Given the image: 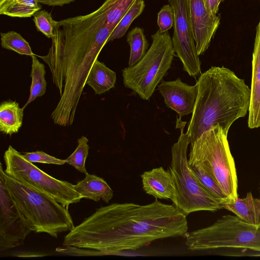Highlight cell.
Wrapping results in <instances>:
<instances>
[{
	"instance_id": "obj_1",
	"label": "cell",
	"mask_w": 260,
	"mask_h": 260,
	"mask_svg": "<svg viewBox=\"0 0 260 260\" xmlns=\"http://www.w3.org/2000/svg\"><path fill=\"white\" fill-rule=\"evenodd\" d=\"M186 216L173 204L156 199L101 206L64 238L63 245L100 251V255L135 250L164 238L185 237Z\"/></svg>"
},
{
	"instance_id": "obj_2",
	"label": "cell",
	"mask_w": 260,
	"mask_h": 260,
	"mask_svg": "<svg viewBox=\"0 0 260 260\" xmlns=\"http://www.w3.org/2000/svg\"><path fill=\"white\" fill-rule=\"evenodd\" d=\"M114 28L99 8L55 21L48 54L39 56L48 66L60 100L51 114L56 124L71 126L91 69Z\"/></svg>"
},
{
	"instance_id": "obj_3",
	"label": "cell",
	"mask_w": 260,
	"mask_h": 260,
	"mask_svg": "<svg viewBox=\"0 0 260 260\" xmlns=\"http://www.w3.org/2000/svg\"><path fill=\"white\" fill-rule=\"evenodd\" d=\"M198 94L187 133L190 144L204 132L219 125L228 135L233 122L249 111L250 89L225 67H212L197 81Z\"/></svg>"
},
{
	"instance_id": "obj_4",
	"label": "cell",
	"mask_w": 260,
	"mask_h": 260,
	"mask_svg": "<svg viewBox=\"0 0 260 260\" xmlns=\"http://www.w3.org/2000/svg\"><path fill=\"white\" fill-rule=\"evenodd\" d=\"M6 186L10 196L31 231L44 233L57 238L59 233L74 228L68 207L48 195L6 174Z\"/></svg>"
},
{
	"instance_id": "obj_5",
	"label": "cell",
	"mask_w": 260,
	"mask_h": 260,
	"mask_svg": "<svg viewBox=\"0 0 260 260\" xmlns=\"http://www.w3.org/2000/svg\"><path fill=\"white\" fill-rule=\"evenodd\" d=\"M186 122L177 118L176 128L181 134L171 149L169 167L174 187L173 204L186 216L200 211L215 212L223 209L221 202L213 197L200 182L188 164L187 148L190 143L188 133H184Z\"/></svg>"
},
{
	"instance_id": "obj_6",
	"label": "cell",
	"mask_w": 260,
	"mask_h": 260,
	"mask_svg": "<svg viewBox=\"0 0 260 260\" xmlns=\"http://www.w3.org/2000/svg\"><path fill=\"white\" fill-rule=\"evenodd\" d=\"M227 136L219 125L204 132L193 143L188 160L199 163L213 178L228 198L238 197V179Z\"/></svg>"
},
{
	"instance_id": "obj_7",
	"label": "cell",
	"mask_w": 260,
	"mask_h": 260,
	"mask_svg": "<svg viewBox=\"0 0 260 260\" xmlns=\"http://www.w3.org/2000/svg\"><path fill=\"white\" fill-rule=\"evenodd\" d=\"M185 238L191 251L234 248L260 252V225L249 223L237 215H223L210 226L188 232Z\"/></svg>"
},
{
	"instance_id": "obj_8",
	"label": "cell",
	"mask_w": 260,
	"mask_h": 260,
	"mask_svg": "<svg viewBox=\"0 0 260 260\" xmlns=\"http://www.w3.org/2000/svg\"><path fill=\"white\" fill-rule=\"evenodd\" d=\"M151 38L152 44L143 57L122 70L124 86L144 100H149L170 68L175 53L168 31L161 33L158 30Z\"/></svg>"
},
{
	"instance_id": "obj_9",
	"label": "cell",
	"mask_w": 260,
	"mask_h": 260,
	"mask_svg": "<svg viewBox=\"0 0 260 260\" xmlns=\"http://www.w3.org/2000/svg\"><path fill=\"white\" fill-rule=\"evenodd\" d=\"M5 173L13 178L51 197L62 205L79 203L82 199L74 184L56 179L26 160L10 145L5 152Z\"/></svg>"
},
{
	"instance_id": "obj_10",
	"label": "cell",
	"mask_w": 260,
	"mask_h": 260,
	"mask_svg": "<svg viewBox=\"0 0 260 260\" xmlns=\"http://www.w3.org/2000/svg\"><path fill=\"white\" fill-rule=\"evenodd\" d=\"M174 13L173 47L189 76L201 75V61L193 37L189 15V0H168Z\"/></svg>"
},
{
	"instance_id": "obj_11",
	"label": "cell",
	"mask_w": 260,
	"mask_h": 260,
	"mask_svg": "<svg viewBox=\"0 0 260 260\" xmlns=\"http://www.w3.org/2000/svg\"><path fill=\"white\" fill-rule=\"evenodd\" d=\"M31 232L24 217L16 207L7 189L4 171L0 169V251L24 244Z\"/></svg>"
},
{
	"instance_id": "obj_12",
	"label": "cell",
	"mask_w": 260,
	"mask_h": 260,
	"mask_svg": "<svg viewBox=\"0 0 260 260\" xmlns=\"http://www.w3.org/2000/svg\"><path fill=\"white\" fill-rule=\"evenodd\" d=\"M189 15L198 55L208 48L219 24L220 17L207 10L205 0H189Z\"/></svg>"
},
{
	"instance_id": "obj_13",
	"label": "cell",
	"mask_w": 260,
	"mask_h": 260,
	"mask_svg": "<svg viewBox=\"0 0 260 260\" xmlns=\"http://www.w3.org/2000/svg\"><path fill=\"white\" fill-rule=\"evenodd\" d=\"M158 89L167 107L175 111L179 119L192 113L198 94L197 84L189 85L178 78L174 81H162Z\"/></svg>"
},
{
	"instance_id": "obj_14",
	"label": "cell",
	"mask_w": 260,
	"mask_h": 260,
	"mask_svg": "<svg viewBox=\"0 0 260 260\" xmlns=\"http://www.w3.org/2000/svg\"><path fill=\"white\" fill-rule=\"evenodd\" d=\"M250 91L248 125L250 128H258L260 127V20L256 27Z\"/></svg>"
},
{
	"instance_id": "obj_15",
	"label": "cell",
	"mask_w": 260,
	"mask_h": 260,
	"mask_svg": "<svg viewBox=\"0 0 260 260\" xmlns=\"http://www.w3.org/2000/svg\"><path fill=\"white\" fill-rule=\"evenodd\" d=\"M143 189L156 199L173 200L174 187L170 171L162 167L144 172L141 175Z\"/></svg>"
},
{
	"instance_id": "obj_16",
	"label": "cell",
	"mask_w": 260,
	"mask_h": 260,
	"mask_svg": "<svg viewBox=\"0 0 260 260\" xmlns=\"http://www.w3.org/2000/svg\"><path fill=\"white\" fill-rule=\"evenodd\" d=\"M73 187L82 199L95 202L102 200L108 203L113 197V191L107 182L95 175L87 173L85 177L74 185Z\"/></svg>"
},
{
	"instance_id": "obj_17",
	"label": "cell",
	"mask_w": 260,
	"mask_h": 260,
	"mask_svg": "<svg viewBox=\"0 0 260 260\" xmlns=\"http://www.w3.org/2000/svg\"><path fill=\"white\" fill-rule=\"evenodd\" d=\"M221 204L223 209L231 211L245 221L260 225V199L254 198L251 192L244 198L238 197L234 201H224Z\"/></svg>"
},
{
	"instance_id": "obj_18",
	"label": "cell",
	"mask_w": 260,
	"mask_h": 260,
	"mask_svg": "<svg viewBox=\"0 0 260 260\" xmlns=\"http://www.w3.org/2000/svg\"><path fill=\"white\" fill-rule=\"evenodd\" d=\"M116 81V73L97 59L88 74L86 84L93 89L95 94L100 95L113 88Z\"/></svg>"
},
{
	"instance_id": "obj_19",
	"label": "cell",
	"mask_w": 260,
	"mask_h": 260,
	"mask_svg": "<svg viewBox=\"0 0 260 260\" xmlns=\"http://www.w3.org/2000/svg\"><path fill=\"white\" fill-rule=\"evenodd\" d=\"M23 110L16 101L8 100L0 105V131L11 136L22 125Z\"/></svg>"
},
{
	"instance_id": "obj_20",
	"label": "cell",
	"mask_w": 260,
	"mask_h": 260,
	"mask_svg": "<svg viewBox=\"0 0 260 260\" xmlns=\"http://www.w3.org/2000/svg\"><path fill=\"white\" fill-rule=\"evenodd\" d=\"M37 0H5L0 4V14L12 17H30L41 6Z\"/></svg>"
},
{
	"instance_id": "obj_21",
	"label": "cell",
	"mask_w": 260,
	"mask_h": 260,
	"mask_svg": "<svg viewBox=\"0 0 260 260\" xmlns=\"http://www.w3.org/2000/svg\"><path fill=\"white\" fill-rule=\"evenodd\" d=\"M32 58L31 71L30 77L31 83L29 98L22 108L23 110L37 98L43 96L46 92L47 82L45 79V67L41 63L36 55L31 56Z\"/></svg>"
},
{
	"instance_id": "obj_22",
	"label": "cell",
	"mask_w": 260,
	"mask_h": 260,
	"mask_svg": "<svg viewBox=\"0 0 260 260\" xmlns=\"http://www.w3.org/2000/svg\"><path fill=\"white\" fill-rule=\"evenodd\" d=\"M137 0H106L99 7L108 24L114 29Z\"/></svg>"
},
{
	"instance_id": "obj_23",
	"label": "cell",
	"mask_w": 260,
	"mask_h": 260,
	"mask_svg": "<svg viewBox=\"0 0 260 260\" xmlns=\"http://www.w3.org/2000/svg\"><path fill=\"white\" fill-rule=\"evenodd\" d=\"M131 48L128 67L137 64L145 55L149 43L144 33V29L135 27L131 30L126 37Z\"/></svg>"
},
{
	"instance_id": "obj_24",
	"label": "cell",
	"mask_w": 260,
	"mask_h": 260,
	"mask_svg": "<svg viewBox=\"0 0 260 260\" xmlns=\"http://www.w3.org/2000/svg\"><path fill=\"white\" fill-rule=\"evenodd\" d=\"M188 164L193 174L201 184L221 203L228 200V198L213 178L199 163L188 160Z\"/></svg>"
},
{
	"instance_id": "obj_25",
	"label": "cell",
	"mask_w": 260,
	"mask_h": 260,
	"mask_svg": "<svg viewBox=\"0 0 260 260\" xmlns=\"http://www.w3.org/2000/svg\"><path fill=\"white\" fill-rule=\"evenodd\" d=\"M144 8V1L137 0L115 27L108 40V42L123 37L133 21L142 13Z\"/></svg>"
},
{
	"instance_id": "obj_26",
	"label": "cell",
	"mask_w": 260,
	"mask_h": 260,
	"mask_svg": "<svg viewBox=\"0 0 260 260\" xmlns=\"http://www.w3.org/2000/svg\"><path fill=\"white\" fill-rule=\"evenodd\" d=\"M1 45L4 49L16 52L20 55L32 56L29 43L19 34L14 31L2 32Z\"/></svg>"
},
{
	"instance_id": "obj_27",
	"label": "cell",
	"mask_w": 260,
	"mask_h": 260,
	"mask_svg": "<svg viewBox=\"0 0 260 260\" xmlns=\"http://www.w3.org/2000/svg\"><path fill=\"white\" fill-rule=\"evenodd\" d=\"M88 140L85 136H82L78 140V146L75 150L67 158L66 162L73 166L80 172L87 174L85 162L88 155L89 146Z\"/></svg>"
},
{
	"instance_id": "obj_28",
	"label": "cell",
	"mask_w": 260,
	"mask_h": 260,
	"mask_svg": "<svg viewBox=\"0 0 260 260\" xmlns=\"http://www.w3.org/2000/svg\"><path fill=\"white\" fill-rule=\"evenodd\" d=\"M33 16L37 29L48 38H52L54 36L55 20L53 19L51 13L44 10H39Z\"/></svg>"
},
{
	"instance_id": "obj_29",
	"label": "cell",
	"mask_w": 260,
	"mask_h": 260,
	"mask_svg": "<svg viewBox=\"0 0 260 260\" xmlns=\"http://www.w3.org/2000/svg\"><path fill=\"white\" fill-rule=\"evenodd\" d=\"M174 13L170 4L164 5L157 14V24L158 30L165 32L169 30L174 25Z\"/></svg>"
},
{
	"instance_id": "obj_30",
	"label": "cell",
	"mask_w": 260,
	"mask_h": 260,
	"mask_svg": "<svg viewBox=\"0 0 260 260\" xmlns=\"http://www.w3.org/2000/svg\"><path fill=\"white\" fill-rule=\"evenodd\" d=\"M28 161L31 162H39L47 164L63 165L66 164V159H60L51 156L43 151L26 152L22 154Z\"/></svg>"
},
{
	"instance_id": "obj_31",
	"label": "cell",
	"mask_w": 260,
	"mask_h": 260,
	"mask_svg": "<svg viewBox=\"0 0 260 260\" xmlns=\"http://www.w3.org/2000/svg\"><path fill=\"white\" fill-rule=\"evenodd\" d=\"M223 0H205L207 10L212 15L216 16L219 4Z\"/></svg>"
},
{
	"instance_id": "obj_32",
	"label": "cell",
	"mask_w": 260,
	"mask_h": 260,
	"mask_svg": "<svg viewBox=\"0 0 260 260\" xmlns=\"http://www.w3.org/2000/svg\"><path fill=\"white\" fill-rule=\"evenodd\" d=\"M75 0H37L39 3L47 6H62L65 4H69Z\"/></svg>"
},
{
	"instance_id": "obj_33",
	"label": "cell",
	"mask_w": 260,
	"mask_h": 260,
	"mask_svg": "<svg viewBox=\"0 0 260 260\" xmlns=\"http://www.w3.org/2000/svg\"><path fill=\"white\" fill-rule=\"evenodd\" d=\"M5 0H0V4L3 3Z\"/></svg>"
},
{
	"instance_id": "obj_34",
	"label": "cell",
	"mask_w": 260,
	"mask_h": 260,
	"mask_svg": "<svg viewBox=\"0 0 260 260\" xmlns=\"http://www.w3.org/2000/svg\"><path fill=\"white\" fill-rule=\"evenodd\" d=\"M259 192L260 194V182H259ZM259 199H260V197H259Z\"/></svg>"
},
{
	"instance_id": "obj_35",
	"label": "cell",
	"mask_w": 260,
	"mask_h": 260,
	"mask_svg": "<svg viewBox=\"0 0 260 260\" xmlns=\"http://www.w3.org/2000/svg\"><path fill=\"white\" fill-rule=\"evenodd\" d=\"M259 1H260V0H259Z\"/></svg>"
}]
</instances>
